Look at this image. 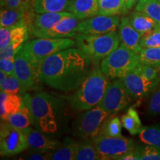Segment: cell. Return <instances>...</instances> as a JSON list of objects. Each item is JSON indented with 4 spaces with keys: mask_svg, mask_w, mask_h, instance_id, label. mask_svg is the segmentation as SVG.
Listing matches in <instances>:
<instances>
[{
    "mask_svg": "<svg viewBox=\"0 0 160 160\" xmlns=\"http://www.w3.org/2000/svg\"><path fill=\"white\" fill-rule=\"evenodd\" d=\"M121 121L123 127L131 135L139 134L144 128L137 111L133 108H130L128 110L126 113L122 117Z\"/></svg>",
    "mask_w": 160,
    "mask_h": 160,
    "instance_id": "484cf974",
    "label": "cell"
},
{
    "mask_svg": "<svg viewBox=\"0 0 160 160\" xmlns=\"http://www.w3.org/2000/svg\"><path fill=\"white\" fill-rule=\"evenodd\" d=\"M139 63V54L121 43L114 51L102 59L100 69L109 78L120 79L134 71Z\"/></svg>",
    "mask_w": 160,
    "mask_h": 160,
    "instance_id": "5b68a950",
    "label": "cell"
},
{
    "mask_svg": "<svg viewBox=\"0 0 160 160\" xmlns=\"http://www.w3.org/2000/svg\"><path fill=\"white\" fill-rule=\"evenodd\" d=\"M28 30L22 21L11 27L0 28V48L1 57H15L28 39Z\"/></svg>",
    "mask_w": 160,
    "mask_h": 160,
    "instance_id": "30bf717a",
    "label": "cell"
},
{
    "mask_svg": "<svg viewBox=\"0 0 160 160\" xmlns=\"http://www.w3.org/2000/svg\"><path fill=\"white\" fill-rule=\"evenodd\" d=\"M27 138L29 147L36 151L53 152L59 148L62 144L57 140L49 139L43 134L44 133L39 130L32 128L31 127L22 130Z\"/></svg>",
    "mask_w": 160,
    "mask_h": 160,
    "instance_id": "2e32d148",
    "label": "cell"
},
{
    "mask_svg": "<svg viewBox=\"0 0 160 160\" xmlns=\"http://www.w3.org/2000/svg\"><path fill=\"white\" fill-rule=\"evenodd\" d=\"M93 141L100 160H118L120 157L136 148L133 140L122 136L112 137L101 134Z\"/></svg>",
    "mask_w": 160,
    "mask_h": 160,
    "instance_id": "ba28073f",
    "label": "cell"
},
{
    "mask_svg": "<svg viewBox=\"0 0 160 160\" xmlns=\"http://www.w3.org/2000/svg\"><path fill=\"white\" fill-rule=\"evenodd\" d=\"M70 16H73V14L69 11L37 13L31 20L30 30L33 34H35L38 32L50 29L64 17Z\"/></svg>",
    "mask_w": 160,
    "mask_h": 160,
    "instance_id": "ac0fdd59",
    "label": "cell"
},
{
    "mask_svg": "<svg viewBox=\"0 0 160 160\" xmlns=\"http://www.w3.org/2000/svg\"><path fill=\"white\" fill-rule=\"evenodd\" d=\"M124 86L132 98H141L147 96L159 82V79L150 80L136 71H132L120 78Z\"/></svg>",
    "mask_w": 160,
    "mask_h": 160,
    "instance_id": "4fadbf2b",
    "label": "cell"
},
{
    "mask_svg": "<svg viewBox=\"0 0 160 160\" xmlns=\"http://www.w3.org/2000/svg\"><path fill=\"white\" fill-rule=\"evenodd\" d=\"M134 71L137 72L139 74H141L150 80H154L157 79L158 70L157 69V68L153 67V66L140 62L134 69Z\"/></svg>",
    "mask_w": 160,
    "mask_h": 160,
    "instance_id": "d590c367",
    "label": "cell"
},
{
    "mask_svg": "<svg viewBox=\"0 0 160 160\" xmlns=\"http://www.w3.org/2000/svg\"><path fill=\"white\" fill-rule=\"evenodd\" d=\"M22 99L31 111L32 125L37 129L48 135L59 131L64 116V102L61 99L44 91L33 96L25 93Z\"/></svg>",
    "mask_w": 160,
    "mask_h": 160,
    "instance_id": "7a4b0ae2",
    "label": "cell"
},
{
    "mask_svg": "<svg viewBox=\"0 0 160 160\" xmlns=\"http://www.w3.org/2000/svg\"><path fill=\"white\" fill-rule=\"evenodd\" d=\"M119 37L122 43L138 54L142 49L139 45L140 39L142 35L140 34L132 26L129 17H122L120 19Z\"/></svg>",
    "mask_w": 160,
    "mask_h": 160,
    "instance_id": "e0dca14e",
    "label": "cell"
},
{
    "mask_svg": "<svg viewBox=\"0 0 160 160\" xmlns=\"http://www.w3.org/2000/svg\"><path fill=\"white\" fill-rule=\"evenodd\" d=\"M4 1V0H1V2H3Z\"/></svg>",
    "mask_w": 160,
    "mask_h": 160,
    "instance_id": "ee69618b",
    "label": "cell"
},
{
    "mask_svg": "<svg viewBox=\"0 0 160 160\" xmlns=\"http://www.w3.org/2000/svg\"><path fill=\"white\" fill-rule=\"evenodd\" d=\"M135 10L148 15L160 27V0H139Z\"/></svg>",
    "mask_w": 160,
    "mask_h": 160,
    "instance_id": "4316f807",
    "label": "cell"
},
{
    "mask_svg": "<svg viewBox=\"0 0 160 160\" xmlns=\"http://www.w3.org/2000/svg\"><path fill=\"white\" fill-rule=\"evenodd\" d=\"M93 63L79 48H70L45 58L38 68V79L52 88L74 91L94 69Z\"/></svg>",
    "mask_w": 160,
    "mask_h": 160,
    "instance_id": "6da1fadb",
    "label": "cell"
},
{
    "mask_svg": "<svg viewBox=\"0 0 160 160\" xmlns=\"http://www.w3.org/2000/svg\"><path fill=\"white\" fill-rule=\"evenodd\" d=\"M100 160L96 150L94 141L83 139L79 142L75 160Z\"/></svg>",
    "mask_w": 160,
    "mask_h": 160,
    "instance_id": "f1b7e54d",
    "label": "cell"
},
{
    "mask_svg": "<svg viewBox=\"0 0 160 160\" xmlns=\"http://www.w3.org/2000/svg\"><path fill=\"white\" fill-rule=\"evenodd\" d=\"M79 142L65 137L62 144L54 152H51L49 159L51 160H74L77 156Z\"/></svg>",
    "mask_w": 160,
    "mask_h": 160,
    "instance_id": "7402d4cb",
    "label": "cell"
},
{
    "mask_svg": "<svg viewBox=\"0 0 160 160\" xmlns=\"http://www.w3.org/2000/svg\"><path fill=\"white\" fill-rule=\"evenodd\" d=\"M79 20L74 16L64 17L50 29L38 32L33 35L38 38L74 37L77 35L76 28Z\"/></svg>",
    "mask_w": 160,
    "mask_h": 160,
    "instance_id": "9a60e30c",
    "label": "cell"
},
{
    "mask_svg": "<svg viewBox=\"0 0 160 160\" xmlns=\"http://www.w3.org/2000/svg\"><path fill=\"white\" fill-rule=\"evenodd\" d=\"M7 122L14 127L24 130L32 125V117L28 106L24 102L19 111L11 114Z\"/></svg>",
    "mask_w": 160,
    "mask_h": 160,
    "instance_id": "d4e9b609",
    "label": "cell"
},
{
    "mask_svg": "<svg viewBox=\"0 0 160 160\" xmlns=\"http://www.w3.org/2000/svg\"><path fill=\"white\" fill-rule=\"evenodd\" d=\"M67 11L80 20L99 14V0H69Z\"/></svg>",
    "mask_w": 160,
    "mask_h": 160,
    "instance_id": "d6986e66",
    "label": "cell"
},
{
    "mask_svg": "<svg viewBox=\"0 0 160 160\" xmlns=\"http://www.w3.org/2000/svg\"><path fill=\"white\" fill-rule=\"evenodd\" d=\"M30 1L31 0H4L1 2V6L8 8H18L28 6Z\"/></svg>",
    "mask_w": 160,
    "mask_h": 160,
    "instance_id": "f35d334b",
    "label": "cell"
},
{
    "mask_svg": "<svg viewBox=\"0 0 160 160\" xmlns=\"http://www.w3.org/2000/svg\"><path fill=\"white\" fill-rule=\"evenodd\" d=\"M131 98L119 79L110 84L99 105L112 115L125 109L131 104Z\"/></svg>",
    "mask_w": 160,
    "mask_h": 160,
    "instance_id": "8fae6325",
    "label": "cell"
},
{
    "mask_svg": "<svg viewBox=\"0 0 160 160\" xmlns=\"http://www.w3.org/2000/svg\"><path fill=\"white\" fill-rule=\"evenodd\" d=\"M28 88L23 85L15 75H8L5 81L1 83V91L8 93H16L18 95H22Z\"/></svg>",
    "mask_w": 160,
    "mask_h": 160,
    "instance_id": "1f68e13d",
    "label": "cell"
},
{
    "mask_svg": "<svg viewBox=\"0 0 160 160\" xmlns=\"http://www.w3.org/2000/svg\"><path fill=\"white\" fill-rule=\"evenodd\" d=\"M75 38L77 47L95 63L109 55L120 44L117 31L104 34L77 33Z\"/></svg>",
    "mask_w": 160,
    "mask_h": 160,
    "instance_id": "277c9868",
    "label": "cell"
},
{
    "mask_svg": "<svg viewBox=\"0 0 160 160\" xmlns=\"http://www.w3.org/2000/svg\"><path fill=\"white\" fill-rule=\"evenodd\" d=\"M14 75L28 89L33 88L39 80L38 68L30 61L22 48L15 55Z\"/></svg>",
    "mask_w": 160,
    "mask_h": 160,
    "instance_id": "5bb4252c",
    "label": "cell"
},
{
    "mask_svg": "<svg viewBox=\"0 0 160 160\" xmlns=\"http://www.w3.org/2000/svg\"><path fill=\"white\" fill-rule=\"evenodd\" d=\"M28 6L18 8H3L0 15L1 27H11L24 21Z\"/></svg>",
    "mask_w": 160,
    "mask_h": 160,
    "instance_id": "603a6c76",
    "label": "cell"
},
{
    "mask_svg": "<svg viewBox=\"0 0 160 160\" xmlns=\"http://www.w3.org/2000/svg\"><path fill=\"white\" fill-rule=\"evenodd\" d=\"M109 77L96 68L84 80L75 93L67 97L75 111H87L98 105L111 84Z\"/></svg>",
    "mask_w": 160,
    "mask_h": 160,
    "instance_id": "3957f363",
    "label": "cell"
},
{
    "mask_svg": "<svg viewBox=\"0 0 160 160\" xmlns=\"http://www.w3.org/2000/svg\"><path fill=\"white\" fill-rule=\"evenodd\" d=\"M139 45L142 48L160 47V28L142 36Z\"/></svg>",
    "mask_w": 160,
    "mask_h": 160,
    "instance_id": "e575fe53",
    "label": "cell"
},
{
    "mask_svg": "<svg viewBox=\"0 0 160 160\" xmlns=\"http://www.w3.org/2000/svg\"><path fill=\"white\" fill-rule=\"evenodd\" d=\"M29 147L22 130L2 120L0 128V153L2 157L18 154Z\"/></svg>",
    "mask_w": 160,
    "mask_h": 160,
    "instance_id": "9c48e42d",
    "label": "cell"
},
{
    "mask_svg": "<svg viewBox=\"0 0 160 160\" xmlns=\"http://www.w3.org/2000/svg\"><path fill=\"white\" fill-rule=\"evenodd\" d=\"M129 18L132 26L142 36L160 28L154 20L142 11H135Z\"/></svg>",
    "mask_w": 160,
    "mask_h": 160,
    "instance_id": "44dd1931",
    "label": "cell"
},
{
    "mask_svg": "<svg viewBox=\"0 0 160 160\" xmlns=\"http://www.w3.org/2000/svg\"><path fill=\"white\" fill-rule=\"evenodd\" d=\"M118 160H139V156L135 148L134 150L128 152L120 157Z\"/></svg>",
    "mask_w": 160,
    "mask_h": 160,
    "instance_id": "60d3db41",
    "label": "cell"
},
{
    "mask_svg": "<svg viewBox=\"0 0 160 160\" xmlns=\"http://www.w3.org/2000/svg\"><path fill=\"white\" fill-rule=\"evenodd\" d=\"M99 14L115 16L126 12L125 0H99Z\"/></svg>",
    "mask_w": 160,
    "mask_h": 160,
    "instance_id": "83f0119b",
    "label": "cell"
},
{
    "mask_svg": "<svg viewBox=\"0 0 160 160\" xmlns=\"http://www.w3.org/2000/svg\"><path fill=\"white\" fill-rule=\"evenodd\" d=\"M75 45L77 42L71 37L39 38L25 42L22 46V49L30 61L39 68V65L45 58Z\"/></svg>",
    "mask_w": 160,
    "mask_h": 160,
    "instance_id": "8992f818",
    "label": "cell"
},
{
    "mask_svg": "<svg viewBox=\"0 0 160 160\" xmlns=\"http://www.w3.org/2000/svg\"><path fill=\"white\" fill-rule=\"evenodd\" d=\"M139 137L144 144L160 147V123L144 127Z\"/></svg>",
    "mask_w": 160,
    "mask_h": 160,
    "instance_id": "f546056e",
    "label": "cell"
},
{
    "mask_svg": "<svg viewBox=\"0 0 160 160\" xmlns=\"http://www.w3.org/2000/svg\"><path fill=\"white\" fill-rule=\"evenodd\" d=\"M120 19L118 16L98 14L88 19L80 20L76 32L85 34H104L117 31Z\"/></svg>",
    "mask_w": 160,
    "mask_h": 160,
    "instance_id": "7c38bea8",
    "label": "cell"
},
{
    "mask_svg": "<svg viewBox=\"0 0 160 160\" xmlns=\"http://www.w3.org/2000/svg\"><path fill=\"white\" fill-rule=\"evenodd\" d=\"M111 115L99 105L87 110L76 122V134L82 139L94 140L101 134L104 124Z\"/></svg>",
    "mask_w": 160,
    "mask_h": 160,
    "instance_id": "52a82bcc",
    "label": "cell"
},
{
    "mask_svg": "<svg viewBox=\"0 0 160 160\" xmlns=\"http://www.w3.org/2000/svg\"><path fill=\"white\" fill-rule=\"evenodd\" d=\"M8 74L5 73V72H4L3 71H0V77H1V81H0V84L2 83L4 81H5V79H6V77H7Z\"/></svg>",
    "mask_w": 160,
    "mask_h": 160,
    "instance_id": "7bdbcfd3",
    "label": "cell"
},
{
    "mask_svg": "<svg viewBox=\"0 0 160 160\" xmlns=\"http://www.w3.org/2000/svg\"><path fill=\"white\" fill-rule=\"evenodd\" d=\"M148 112L153 116L160 115V90L156 92L150 99Z\"/></svg>",
    "mask_w": 160,
    "mask_h": 160,
    "instance_id": "74e56055",
    "label": "cell"
},
{
    "mask_svg": "<svg viewBox=\"0 0 160 160\" xmlns=\"http://www.w3.org/2000/svg\"><path fill=\"white\" fill-rule=\"evenodd\" d=\"M0 104L1 119L7 121L10 116L20 109L23 104V99L20 95L1 91Z\"/></svg>",
    "mask_w": 160,
    "mask_h": 160,
    "instance_id": "ffe728a7",
    "label": "cell"
},
{
    "mask_svg": "<svg viewBox=\"0 0 160 160\" xmlns=\"http://www.w3.org/2000/svg\"><path fill=\"white\" fill-rule=\"evenodd\" d=\"M139 0H125V6L126 11L133 8Z\"/></svg>",
    "mask_w": 160,
    "mask_h": 160,
    "instance_id": "b9f144b4",
    "label": "cell"
},
{
    "mask_svg": "<svg viewBox=\"0 0 160 160\" xmlns=\"http://www.w3.org/2000/svg\"><path fill=\"white\" fill-rule=\"evenodd\" d=\"M68 2L69 0H33V8L37 13L65 11Z\"/></svg>",
    "mask_w": 160,
    "mask_h": 160,
    "instance_id": "cb8c5ba5",
    "label": "cell"
},
{
    "mask_svg": "<svg viewBox=\"0 0 160 160\" xmlns=\"http://www.w3.org/2000/svg\"><path fill=\"white\" fill-rule=\"evenodd\" d=\"M139 160H160V147L147 145L136 146Z\"/></svg>",
    "mask_w": 160,
    "mask_h": 160,
    "instance_id": "836d02e7",
    "label": "cell"
},
{
    "mask_svg": "<svg viewBox=\"0 0 160 160\" xmlns=\"http://www.w3.org/2000/svg\"><path fill=\"white\" fill-rule=\"evenodd\" d=\"M141 63L155 68L160 67V47L142 48L139 53Z\"/></svg>",
    "mask_w": 160,
    "mask_h": 160,
    "instance_id": "4dcf8cb0",
    "label": "cell"
},
{
    "mask_svg": "<svg viewBox=\"0 0 160 160\" xmlns=\"http://www.w3.org/2000/svg\"><path fill=\"white\" fill-rule=\"evenodd\" d=\"M51 152H41L37 151L36 153H32L30 155L28 159H33V160H47L49 159V156Z\"/></svg>",
    "mask_w": 160,
    "mask_h": 160,
    "instance_id": "ab89813d",
    "label": "cell"
},
{
    "mask_svg": "<svg viewBox=\"0 0 160 160\" xmlns=\"http://www.w3.org/2000/svg\"><path fill=\"white\" fill-rule=\"evenodd\" d=\"M122 121L118 117H110L105 121L101 134L112 137L122 136ZM100 134V135H101Z\"/></svg>",
    "mask_w": 160,
    "mask_h": 160,
    "instance_id": "d6a6232c",
    "label": "cell"
},
{
    "mask_svg": "<svg viewBox=\"0 0 160 160\" xmlns=\"http://www.w3.org/2000/svg\"><path fill=\"white\" fill-rule=\"evenodd\" d=\"M15 57H1L0 68L8 75H14Z\"/></svg>",
    "mask_w": 160,
    "mask_h": 160,
    "instance_id": "8d00e7d4",
    "label": "cell"
}]
</instances>
